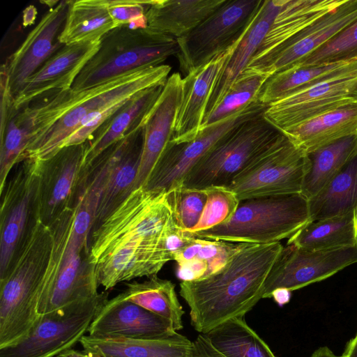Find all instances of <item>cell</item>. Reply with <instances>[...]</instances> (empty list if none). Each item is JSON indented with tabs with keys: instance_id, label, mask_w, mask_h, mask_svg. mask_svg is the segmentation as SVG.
Instances as JSON below:
<instances>
[{
	"instance_id": "cell-26",
	"label": "cell",
	"mask_w": 357,
	"mask_h": 357,
	"mask_svg": "<svg viewBox=\"0 0 357 357\" xmlns=\"http://www.w3.org/2000/svg\"><path fill=\"white\" fill-rule=\"evenodd\" d=\"M282 132L306 153L357 134V98L351 96L337 107Z\"/></svg>"
},
{
	"instance_id": "cell-50",
	"label": "cell",
	"mask_w": 357,
	"mask_h": 357,
	"mask_svg": "<svg viewBox=\"0 0 357 357\" xmlns=\"http://www.w3.org/2000/svg\"><path fill=\"white\" fill-rule=\"evenodd\" d=\"M56 357H65V356L63 354H61L59 356H57Z\"/></svg>"
},
{
	"instance_id": "cell-13",
	"label": "cell",
	"mask_w": 357,
	"mask_h": 357,
	"mask_svg": "<svg viewBox=\"0 0 357 357\" xmlns=\"http://www.w3.org/2000/svg\"><path fill=\"white\" fill-rule=\"evenodd\" d=\"M85 146H66L41 161L36 217L50 225L68 209L77 206L87 169Z\"/></svg>"
},
{
	"instance_id": "cell-21",
	"label": "cell",
	"mask_w": 357,
	"mask_h": 357,
	"mask_svg": "<svg viewBox=\"0 0 357 357\" xmlns=\"http://www.w3.org/2000/svg\"><path fill=\"white\" fill-rule=\"evenodd\" d=\"M175 331L172 323L126 300L119 294L103 304L88 333L97 337L153 338Z\"/></svg>"
},
{
	"instance_id": "cell-22",
	"label": "cell",
	"mask_w": 357,
	"mask_h": 357,
	"mask_svg": "<svg viewBox=\"0 0 357 357\" xmlns=\"http://www.w3.org/2000/svg\"><path fill=\"white\" fill-rule=\"evenodd\" d=\"M143 139L141 126L109 147L111 166L98 203L93 229L135 190Z\"/></svg>"
},
{
	"instance_id": "cell-40",
	"label": "cell",
	"mask_w": 357,
	"mask_h": 357,
	"mask_svg": "<svg viewBox=\"0 0 357 357\" xmlns=\"http://www.w3.org/2000/svg\"><path fill=\"white\" fill-rule=\"evenodd\" d=\"M355 61H357V19L296 65L314 66Z\"/></svg>"
},
{
	"instance_id": "cell-19",
	"label": "cell",
	"mask_w": 357,
	"mask_h": 357,
	"mask_svg": "<svg viewBox=\"0 0 357 357\" xmlns=\"http://www.w3.org/2000/svg\"><path fill=\"white\" fill-rule=\"evenodd\" d=\"M182 80L178 73L169 76L160 96L142 123L143 146L135 190L146 185L171 142L181 99Z\"/></svg>"
},
{
	"instance_id": "cell-28",
	"label": "cell",
	"mask_w": 357,
	"mask_h": 357,
	"mask_svg": "<svg viewBox=\"0 0 357 357\" xmlns=\"http://www.w3.org/2000/svg\"><path fill=\"white\" fill-rule=\"evenodd\" d=\"M352 75H357V61L314 66L295 65L270 76L260 91L259 100L269 105L320 83Z\"/></svg>"
},
{
	"instance_id": "cell-5",
	"label": "cell",
	"mask_w": 357,
	"mask_h": 357,
	"mask_svg": "<svg viewBox=\"0 0 357 357\" xmlns=\"http://www.w3.org/2000/svg\"><path fill=\"white\" fill-rule=\"evenodd\" d=\"M308 200L301 193L241 200L227 222L193 234L235 243L268 244L289 238L310 222Z\"/></svg>"
},
{
	"instance_id": "cell-39",
	"label": "cell",
	"mask_w": 357,
	"mask_h": 357,
	"mask_svg": "<svg viewBox=\"0 0 357 357\" xmlns=\"http://www.w3.org/2000/svg\"><path fill=\"white\" fill-rule=\"evenodd\" d=\"M269 76L244 70L217 107L204 119L201 129L238 114L259 100L260 91Z\"/></svg>"
},
{
	"instance_id": "cell-7",
	"label": "cell",
	"mask_w": 357,
	"mask_h": 357,
	"mask_svg": "<svg viewBox=\"0 0 357 357\" xmlns=\"http://www.w3.org/2000/svg\"><path fill=\"white\" fill-rule=\"evenodd\" d=\"M309 168L307 154L282 133L225 187L240 201L298 194Z\"/></svg>"
},
{
	"instance_id": "cell-34",
	"label": "cell",
	"mask_w": 357,
	"mask_h": 357,
	"mask_svg": "<svg viewBox=\"0 0 357 357\" xmlns=\"http://www.w3.org/2000/svg\"><path fill=\"white\" fill-rule=\"evenodd\" d=\"M308 250H327L357 245V212L307 223L287 245Z\"/></svg>"
},
{
	"instance_id": "cell-37",
	"label": "cell",
	"mask_w": 357,
	"mask_h": 357,
	"mask_svg": "<svg viewBox=\"0 0 357 357\" xmlns=\"http://www.w3.org/2000/svg\"><path fill=\"white\" fill-rule=\"evenodd\" d=\"M203 335L225 357H275L244 317L231 319Z\"/></svg>"
},
{
	"instance_id": "cell-27",
	"label": "cell",
	"mask_w": 357,
	"mask_h": 357,
	"mask_svg": "<svg viewBox=\"0 0 357 357\" xmlns=\"http://www.w3.org/2000/svg\"><path fill=\"white\" fill-rule=\"evenodd\" d=\"M283 1L264 0L249 29L222 70L208 100L204 119L217 107L245 69L261 44Z\"/></svg>"
},
{
	"instance_id": "cell-20",
	"label": "cell",
	"mask_w": 357,
	"mask_h": 357,
	"mask_svg": "<svg viewBox=\"0 0 357 357\" xmlns=\"http://www.w3.org/2000/svg\"><path fill=\"white\" fill-rule=\"evenodd\" d=\"M238 45L183 78L172 143L188 142L197 137L201 130L207 102L214 85Z\"/></svg>"
},
{
	"instance_id": "cell-45",
	"label": "cell",
	"mask_w": 357,
	"mask_h": 357,
	"mask_svg": "<svg viewBox=\"0 0 357 357\" xmlns=\"http://www.w3.org/2000/svg\"><path fill=\"white\" fill-rule=\"evenodd\" d=\"M271 298H273L280 306H283L290 301L291 291L284 289H277L272 293Z\"/></svg>"
},
{
	"instance_id": "cell-18",
	"label": "cell",
	"mask_w": 357,
	"mask_h": 357,
	"mask_svg": "<svg viewBox=\"0 0 357 357\" xmlns=\"http://www.w3.org/2000/svg\"><path fill=\"white\" fill-rule=\"evenodd\" d=\"M356 82L352 75L320 83L269 105L263 116L282 132L343 103Z\"/></svg>"
},
{
	"instance_id": "cell-3",
	"label": "cell",
	"mask_w": 357,
	"mask_h": 357,
	"mask_svg": "<svg viewBox=\"0 0 357 357\" xmlns=\"http://www.w3.org/2000/svg\"><path fill=\"white\" fill-rule=\"evenodd\" d=\"M179 229L169 192L136 188L93 229L89 241L91 262L96 265L126 247L167 248L169 237Z\"/></svg>"
},
{
	"instance_id": "cell-31",
	"label": "cell",
	"mask_w": 357,
	"mask_h": 357,
	"mask_svg": "<svg viewBox=\"0 0 357 357\" xmlns=\"http://www.w3.org/2000/svg\"><path fill=\"white\" fill-rule=\"evenodd\" d=\"M241 245L194 236L173 255L177 264V277L181 281L208 278L222 270Z\"/></svg>"
},
{
	"instance_id": "cell-17",
	"label": "cell",
	"mask_w": 357,
	"mask_h": 357,
	"mask_svg": "<svg viewBox=\"0 0 357 357\" xmlns=\"http://www.w3.org/2000/svg\"><path fill=\"white\" fill-rule=\"evenodd\" d=\"M100 40L63 45L24 83L13 98L20 109L45 95L69 90L84 66L99 49Z\"/></svg>"
},
{
	"instance_id": "cell-25",
	"label": "cell",
	"mask_w": 357,
	"mask_h": 357,
	"mask_svg": "<svg viewBox=\"0 0 357 357\" xmlns=\"http://www.w3.org/2000/svg\"><path fill=\"white\" fill-rule=\"evenodd\" d=\"M163 86L157 85L138 92L94 132L84 143L85 168L106 149L142 126Z\"/></svg>"
},
{
	"instance_id": "cell-42",
	"label": "cell",
	"mask_w": 357,
	"mask_h": 357,
	"mask_svg": "<svg viewBox=\"0 0 357 357\" xmlns=\"http://www.w3.org/2000/svg\"><path fill=\"white\" fill-rule=\"evenodd\" d=\"M168 192L171 196L178 227L183 230H188L196 226L206 204V190L180 185Z\"/></svg>"
},
{
	"instance_id": "cell-23",
	"label": "cell",
	"mask_w": 357,
	"mask_h": 357,
	"mask_svg": "<svg viewBox=\"0 0 357 357\" xmlns=\"http://www.w3.org/2000/svg\"><path fill=\"white\" fill-rule=\"evenodd\" d=\"M79 343L93 357H193V342L177 331L142 339L85 335Z\"/></svg>"
},
{
	"instance_id": "cell-10",
	"label": "cell",
	"mask_w": 357,
	"mask_h": 357,
	"mask_svg": "<svg viewBox=\"0 0 357 357\" xmlns=\"http://www.w3.org/2000/svg\"><path fill=\"white\" fill-rule=\"evenodd\" d=\"M41 161L26 159L17 164L1 193L0 280L32 223L37 218Z\"/></svg>"
},
{
	"instance_id": "cell-33",
	"label": "cell",
	"mask_w": 357,
	"mask_h": 357,
	"mask_svg": "<svg viewBox=\"0 0 357 357\" xmlns=\"http://www.w3.org/2000/svg\"><path fill=\"white\" fill-rule=\"evenodd\" d=\"M116 27L109 0H71L59 40L63 45L98 40Z\"/></svg>"
},
{
	"instance_id": "cell-44",
	"label": "cell",
	"mask_w": 357,
	"mask_h": 357,
	"mask_svg": "<svg viewBox=\"0 0 357 357\" xmlns=\"http://www.w3.org/2000/svg\"><path fill=\"white\" fill-rule=\"evenodd\" d=\"M193 342V357H225L218 351L203 334H199Z\"/></svg>"
},
{
	"instance_id": "cell-43",
	"label": "cell",
	"mask_w": 357,
	"mask_h": 357,
	"mask_svg": "<svg viewBox=\"0 0 357 357\" xmlns=\"http://www.w3.org/2000/svg\"><path fill=\"white\" fill-rule=\"evenodd\" d=\"M153 0H109V10L116 26L147 27L146 14Z\"/></svg>"
},
{
	"instance_id": "cell-12",
	"label": "cell",
	"mask_w": 357,
	"mask_h": 357,
	"mask_svg": "<svg viewBox=\"0 0 357 357\" xmlns=\"http://www.w3.org/2000/svg\"><path fill=\"white\" fill-rule=\"evenodd\" d=\"M98 280L95 265L91 262L89 245L69 238L61 264L50 261L40 290L38 312L48 313L73 303L97 296Z\"/></svg>"
},
{
	"instance_id": "cell-46",
	"label": "cell",
	"mask_w": 357,
	"mask_h": 357,
	"mask_svg": "<svg viewBox=\"0 0 357 357\" xmlns=\"http://www.w3.org/2000/svg\"><path fill=\"white\" fill-rule=\"evenodd\" d=\"M340 357H357V333L354 337L348 341Z\"/></svg>"
},
{
	"instance_id": "cell-47",
	"label": "cell",
	"mask_w": 357,
	"mask_h": 357,
	"mask_svg": "<svg viewBox=\"0 0 357 357\" xmlns=\"http://www.w3.org/2000/svg\"><path fill=\"white\" fill-rule=\"evenodd\" d=\"M310 357H340L335 354L328 347L324 346L316 349Z\"/></svg>"
},
{
	"instance_id": "cell-14",
	"label": "cell",
	"mask_w": 357,
	"mask_h": 357,
	"mask_svg": "<svg viewBox=\"0 0 357 357\" xmlns=\"http://www.w3.org/2000/svg\"><path fill=\"white\" fill-rule=\"evenodd\" d=\"M268 106L257 101L225 120L202 128L192 141L170 142L144 188L168 192L180 186L190 170L225 135L241 122L264 114Z\"/></svg>"
},
{
	"instance_id": "cell-36",
	"label": "cell",
	"mask_w": 357,
	"mask_h": 357,
	"mask_svg": "<svg viewBox=\"0 0 357 357\" xmlns=\"http://www.w3.org/2000/svg\"><path fill=\"white\" fill-rule=\"evenodd\" d=\"M126 287L121 293L124 298L170 321L176 331L183 328L185 311L172 281L153 275L142 282L127 284Z\"/></svg>"
},
{
	"instance_id": "cell-4",
	"label": "cell",
	"mask_w": 357,
	"mask_h": 357,
	"mask_svg": "<svg viewBox=\"0 0 357 357\" xmlns=\"http://www.w3.org/2000/svg\"><path fill=\"white\" fill-rule=\"evenodd\" d=\"M178 53L176 38L150 28L118 26L100 41L99 49L84 66L71 89L96 86L127 73L158 66Z\"/></svg>"
},
{
	"instance_id": "cell-41",
	"label": "cell",
	"mask_w": 357,
	"mask_h": 357,
	"mask_svg": "<svg viewBox=\"0 0 357 357\" xmlns=\"http://www.w3.org/2000/svg\"><path fill=\"white\" fill-rule=\"evenodd\" d=\"M206 202L202 216L193 228L185 230L195 234L227 222L235 213L239 204L236 193L225 186L206 188Z\"/></svg>"
},
{
	"instance_id": "cell-8",
	"label": "cell",
	"mask_w": 357,
	"mask_h": 357,
	"mask_svg": "<svg viewBox=\"0 0 357 357\" xmlns=\"http://www.w3.org/2000/svg\"><path fill=\"white\" fill-rule=\"evenodd\" d=\"M264 0L227 1L187 35L176 38V56L186 75L238 45Z\"/></svg>"
},
{
	"instance_id": "cell-30",
	"label": "cell",
	"mask_w": 357,
	"mask_h": 357,
	"mask_svg": "<svg viewBox=\"0 0 357 357\" xmlns=\"http://www.w3.org/2000/svg\"><path fill=\"white\" fill-rule=\"evenodd\" d=\"M227 0H153L146 17L147 26L183 37L221 7Z\"/></svg>"
},
{
	"instance_id": "cell-49",
	"label": "cell",
	"mask_w": 357,
	"mask_h": 357,
	"mask_svg": "<svg viewBox=\"0 0 357 357\" xmlns=\"http://www.w3.org/2000/svg\"><path fill=\"white\" fill-rule=\"evenodd\" d=\"M351 96L357 98V82H356V83L355 84L354 86L352 89Z\"/></svg>"
},
{
	"instance_id": "cell-6",
	"label": "cell",
	"mask_w": 357,
	"mask_h": 357,
	"mask_svg": "<svg viewBox=\"0 0 357 357\" xmlns=\"http://www.w3.org/2000/svg\"><path fill=\"white\" fill-rule=\"evenodd\" d=\"M263 114L241 122L225 135L190 170L181 185L206 189L229 185L282 134Z\"/></svg>"
},
{
	"instance_id": "cell-24",
	"label": "cell",
	"mask_w": 357,
	"mask_h": 357,
	"mask_svg": "<svg viewBox=\"0 0 357 357\" xmlns=\"http://www.w3.org/2000/svg\"><path fill=\"white\" fill-rule=\"evenodd\" d=\"M173 257L164 246L140 245L117 250L96 265L98 286L105 290L144 276L157 275Z\"/></svg>"
},
{
	"instance_id": "cell-11",
	"label": "cell",
	"mask_w": 357,
	"mask_h": 357,
	"mask_svg": "<svg viewBox=\"0 0 357 357\" xmlns=\"http://www.w3.org/2000/svg\"><path fill=\"white\" fill-rule=\"evenodd\" d=\"M354 264H357V245L327 250L287 245L268 276L263 298H271L277 289L292 291L321 281Z\"/></svg>"
},
{
	"instance_id": "cell-38",
	"label": "cell",
	"mask_w": 357,
	"mask_h": 357,
	"mask_svg": "<svg viewBox=\"0 0 357 357\" xmlns=\"http://www.w3.org/2000/svg\"><path fill=\"white\" fill-rule=\"evenodd\" d=\"M33 119L29 107H10L6 121L0 125V193L8 175L17 165L33 134Z\"/></svg>"
},
{
	"instance_id": "cell-35",
	"label": "cell",
	"mask_w": 357,
	"mask_h": 357,
	"mask_svg": "<svg viewBox=\"0 0 357 357\" xmlns=\"http://www.w3.org/2000/svg\"><path fill=\"white\" fill-rule=\"evenodd\" d=\"M357 153V134L351 135L310 153V168L301 194L307 200L314 197Z\"/></svg>"
},
{
	"instance_id": "cell-16",
	"label": "cell",
	"mask_w": 357,
	"mask_h": 357,
	"mask_svg": "<svg viewBox=\"0 0 357 357\" xmlns=\"http://www.w3.org/2000/svg\"><path fill=\"white\" fill-rule=\"evenodd\" d=\"M70 3L71 0H62L51 7L20 47L1 65L8 74L13 98L26 80L63 46L59 36L65 24Z\"/></svg>"
},
{
	"instance_id": "cell-2",
	"label": "cell",
	"mask_w": 357,
	"mask_h": 357,
	"mask_svg": "<svg viewBox=\"0 0 357 357\" xmlns=\"http://www.w3.org/2000/svg\"><path fill=\"white\" fill-rule=\"evenodd\" d=\"M282 248L280 242L242 243L218 273L202 280L181 281L179 294L190 308L194 329L205 334L250 312L263 298L266 281Z\"/></svg>"
},
{
	"instance_id": "cell-32",
	"label": "cell",
	"mask_w": 357,
	"mask_h": 357,
	"mask_svg": "<svg viewBox=\"0 0 357 357\" xmlns=\"http://www.w3.org/2000/svg\"><path fill=\"white\" fill-rule=\"evenodd\" d=\"M311 222L357 212V153L308 200Z\"/></svg>"
},
{
	"instance_id": "cell-29",
	"label": "cell",
	"mask_w": 357,
	"mask_h": 357,
	"mask_svg": "<svg viewBox=\"0 0 357 357\" xmlns=\"http://www.w3.org/2000/svg\"><path fill=\"white\" fill-rule=\"evenodd\" d=\"M344 0H284L266 36L250 62L275 50ZM249 62V63H250Z\"/></svg>"
},
{
	"instance_id": "cell-9",
	"label": "cell",
	"mask_w": 357,
	"mask_h": 357,
	"mask_svg": "<svg viewBox=\"0 0 357 357\" xmlns=\"http://www.w3.org/2000/svg\"><path fill=\"white\" fill-rule=\"evenodd\" d=\"M107 299V294L103 292L40 314L25 338L0 349V357H56L73 349L88 333L92 321Z\"/></svg>"
},
{
	"instance_id": "cell-1",
	"label": "cell",
	"mask_w": 357,
	"mask_h": 357,
	"mask_svg": "<svg viewBox=\"0 0 357 357\" xmlns=\"http://www.w3.org/2000/svg\"><path fill=\"white\" fill-rule=\"evenodd\" d=\"M171 69L167 64L137 69L91 88L51 94L29 105L33 131L20 162L50 158L81 126L100 115L107 120L138 92L165 84Z\"/></svg>"
},
{
	"instance_id": "cell-15",
	"label": "cell",
	"mask_w": 357,
	"mask_h": 357,
	"mask_svg": "<svg viewBox=\"0 0 357 357\" xmlns=\"http://www.w3.org/2000/svg\"><path fill=\"white\" fill-rule=\"evenodd\" d=\"M356 19L357 0H344L265 56L250 62L245 70L270 77L287 69L308 56Z\"/></svg>"
},
{
	"instance_id": "cell-48",
	"label": "cell",
	"mask_w": 357,
	"mask_h": 357,
	"mask_svg": "<svg viewBox=\"0 0 357 357\" xmlns=\"http://www.w3.org/2000/svg\"><path fill=\"white\" fill-rule=\"evenodd\" d=\"M65 357H93L83 351L75 350L73 349H68L62 353Z\"/></svg>"
}]
</instances>
